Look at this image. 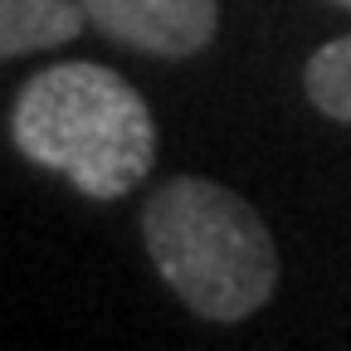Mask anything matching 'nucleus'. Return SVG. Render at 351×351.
<instances>
[{
	"instance_id": "obj_6",
	"label": "nucleus",
	"mask_w": 351,
	"mask_h": 351,
	"mask_svg": "<svg viewBox=\"0 0 351 351\" xmlns=\"http://www.w3.org/2000/svg\"><path fill=\"white\" fill-rule=\"evenodd\" d=\"M337 5H346V10H351V0H337Z\"/></svg>"
},
{
	"instance_id": "obj_3",
	"label": "nucleus",
	"mask_w": 351,
	"mask_h": 351,
	"mask_svg": "<svg viewBox=\"0 0 351 351\" xmlns=\"http://www.w3.org/2000/svg\"><path fill=\"white\" fill-rule=\"evenodd\" d=\"M88 25L156 59H191L215 39V0H78Z\"/></svg>"
},
{
	"instance_id": "obj_1",
	"label": "nucleus",
	"mask_w": 351,
	"mask_h": 351,
	"mask_svg": "<svg viewBox=\"0 0 351 351\" xmlns=\"http://www.w3.org/2000/svg\"><path fill=\"white\" fill-rule=\"evenodd\" d=\"M20 156L59 171L88 200H117L156 161V127L142 93L103 64H54L34 73L10 112Z\"/></svg>"
},
{
	"instance_id": "obj_5",
	"label": "nucleus",
	"mask_w": 351,
	"mask_h": 351,
	"mask_svg": "<svg viewBox=\"0 0 351 351\" xmlns=\"http://www.w3.org/2000/svg\"><path fill=\"white\" fill-rule=\"evenodd\" d=\"M302 88H307V98H313L317 112H327L337 122H351V34L322 44V49L307 59Z\"/></svg>"
},
{
	"instance_id": "obj_4",
	"label": "nucleus",
	"mask_w": 351,
	"mask_h": 351,
	"mask_svg": "<svg viewBox=\"0 0 351 351\" xmlns=\"http://www.w3.org/2000/svg\"><path fill=\"white\" fill-rule=\"evenodd\" d=\"M83 25L78 0H0V59L59 49L83 34Z\"/></svg>"
},
{
	"instance_id": "obj_2",
	"label": "nucleus",
	"mask_w": 351,
	"mask_h": 351,
	"mask_svg": "<svg viewBox=\"0 0 351 351\" xmlns=\"http://www.w3.org/2000/svg\"><path fill=\"white\" fill-rule=\"evenodd\" d=\"M147 254L161 283L205 322H239L274 298L278 249L234 191L176 176L142 210Z\"/></svg>"
}]
</instances>
